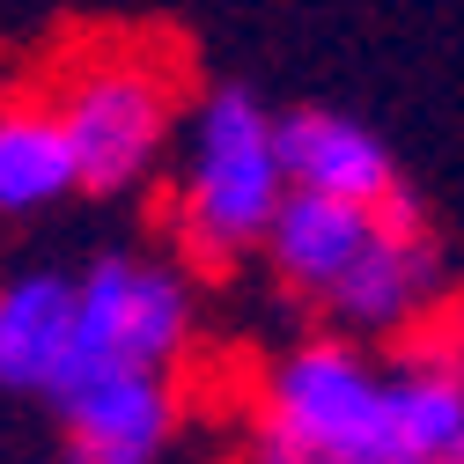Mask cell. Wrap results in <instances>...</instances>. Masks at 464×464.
<instances>
[{
    "label": "cell",
    "instance_id": "cell-3",
    "mask_svg": "<svg viewBox=\"0 0 464 464\" xmlns=\"http://www.w3.org/2000/svg\"><path fill=\"white\" fill-rule=\"evenodd\" d=\"M192 280L148 251H96L74 273V383L89 376H178L192 354ZM67 383V391H74Z\"/></svg>",
    "mask_w": 464,
    "mask_h": 464
},
{
    "label": "cell",
    "instance_id": "cell-11",
    "mask_svg": "<svg viewBox=\"0 0 464 464\" xmlns=\"http://www.w3.org/2000/svg\"><path fill=\"white\" fill-rule=\"evenodd\" d=\"M237 464H332V457H317V450H295V442H280V435H258V428H244V450H237Z\"/></svg>",
    "mask_w": 464,
    "mask_h": 464
},
{
    "label": "cell",
    "instance_id": "cell-5",
    "mask_svg": "<svg viewBox=\"0 0 464 464\" xmlns=\"http://www.w3.org/2000/svg\"><path fill=\"white\" fill-rule=\"evenodd\" d=\"M435 295H442L435 228H428L420 199L398 185V192L376 207V237L362 244L354 266H346V280L324 295L332 332H339V339H391V332H413Z\"/></svg>",
    "mask_w": 464,
    "mask_h": 464
},
{
    "label": "cell",
    "instance_id": "cell-8",
    "mask_svg": "<svg viewBox=\"0 0 464 464\" xmlns=\"http://www.w3.org/2000/svg\"><path fill=\"white\" fill-rule=\"evenodd\" d=\"M280 169H287V192H317V199H346V207H383L405 178L391 148L346 119V111L303 103V111H280Z\"/></svg>",
    "mask_w": 464,
    "mask_h": 464
},
{
    "label": "cell",
    "instance_id": "cell-4",
    "mask_svg": "<svg viewBox=\"0 0 464 464\" xmlns=\"http://www.w3.org/2000/svg\"><path fill=\"white\" fill-rule=\"evenodd\" d=\"M52 119L67 133L82 192H133L162 162V148L178 140V96H169V74L155 60L103 52V60L67 74V89L52 96Z\"/></svg>",
    "mask_w": 464,
    "mask_h": 464
},
{
    "label": "cell",
    "instance_id": "cell-2",
    "mask_svg": "<svg viewBox=\"0 0 464 464\" xmlns=\"http://www.w3.org/2000/svg\"><path fill=\"white\" fill-rule=\"evenodd\" d=\"M251 428L295 450H317L332 464H398L391 442V369L362 339L310 332L280 346L258 376Z\"/></svg>",
    "mask_w": 464,
    "mask_h": 464
},
{
    "label": "cell",
    "instance_id": "cell-10",
    "mask_svg": "<svg viewBox=\"0 0 464 464\" xmlns=\"http://www.w3.org/2000/svg\"><path fill=\"white\" fill-rule=\"evenodd\" d=\"M74 192V155L52 103H0V221H30Z\"/></svg>",
    "mask_w": 464,
    "mask_h": 464
},
{
    "label": "cell",
    "instance_id": "cell-1",
    "mask_svg": "<svg viewBox=\"0 0 464 464\" xmlns=\"http://www.w3.org/2000/svg\"><path fill=\"white\" fill-rule=\"evenodd\" d=\"M178 133H185L178 237L199 266H237L244 251L266 244V228L287 199L280 111H266V96L244 82H214Z\"/></svg>",
    "mask_w": 464,
    "mask_h": 464
},
{
    "label": "cell",
    "instance_id": "cell-9",
    "mask_svg": "<svg viewBox=\"0 0 464 464\" xmlns=\"http://www.w3.org/2000/svg\"><path fill=\"white\" fill-rule=\"evenodd\" d=\"M369 237H376V214L369 207L317 199V192H287L258 251H266V266H273L280 287H295L303 303H324L332 287L346 280V266L362 258Z\"/></svg>",
    "mask_w": 464,
    "mask_h": 464
},
{
    "label": "cell",
    "instance_id": "cell-7",
    "mask_svg": "<svg viewBox=\"0 0 464 464\" xmlns=\"http://www.w3.org/2000/svg\"><path fill=\"white\" fill-rule=\"evenodd\" d=\"M74 383V273L23 266L0 280V398L52 405Z\"/></svg>",
    "mask_w": 464,
    "mask_h": 464
},
{
    "label": "cell",
    "instance_id": "cell-6",
    "mask_svg": "<svg viewBox=\"0 0 464 464\" xmlns=\"http://www.w3.org/2000/svg\"><path fill=\"white\" fill-rule=\"evenodd\" d=\"M60 464H162L178 442V383L169 376H89L52 398Z\"/></svg>",
    "mask_w": 464,
    "mask_h": 464
}]
</instances>
